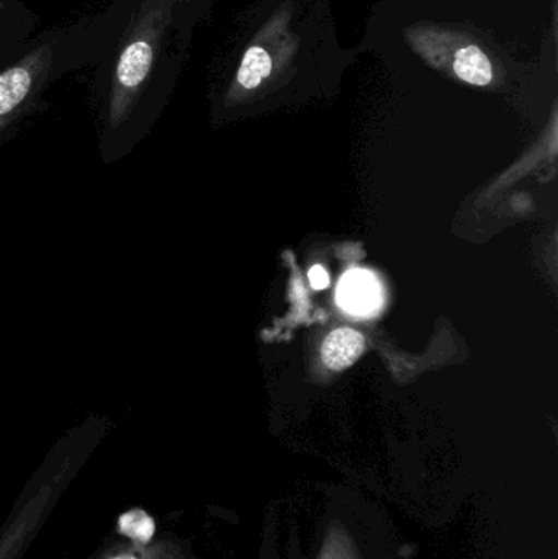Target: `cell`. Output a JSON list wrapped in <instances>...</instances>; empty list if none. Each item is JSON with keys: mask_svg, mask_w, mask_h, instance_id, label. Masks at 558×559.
I'll return each instance as SVG.
<instances>
[{"mask_svg": "<svg viewBox=\"0 0 558 559\" xmlns=\"http://www.w3.org/2000/svg\"><path fill=\"white\" fill-rule=\"evenodd\" d=\"M337 301L353 314H370L382 301V289L370 272L351 271L341 280Z\"/></svg>", "mask_w": 558, "mask_h": 559, "instance_id": "cell-1", "label": "cell"}, {"mask_svg": "<svg viewBox=\"0 0 558 559\" xmlns=\"http://www.w3.org/2000/svg\"><path fill=\"white\" fill-rule=\"evenodd\" d=\"M26 64L16 66L0 74V133L32 92L35 71L32 66Z\"/></svg>", "mask_w": 558, "mask_h": 559, "instance_id": "cell-2", "label": "cell"}, {"mask_svg": "<svg viewBox=\"0 0 558 559\" xmlns=\"http://www.w3.org/2000/svg\"><path fill=\"white\" fill-rule=\"evenodd\" d=\"M366 348V338L354 329H336L328 335L321 347V357L330 370L341 371L351 367Z\"/></svg>", "mask_w": 558, "mask_h": 559, "instance_id": "cell-3", "label": "cell"}, {"mask_svg": "<svg viewBox=\"0 0 558 559\" xmlns=\"http://www.w3.org/2000/svg\"><path fill=\"white\" fill-rule=\"evenodd\" d=\"M454 71L461 81L477 85V87H485L494 79L490 59L477 46H467L458 52Z\"/></svg>", "mask_w": 558, "mask_h": 559, "instance_id": "cell-4", "label": "cell"}, {"mask_svg": "<svg viewBox=\"0 0 558 559\" xmlns=\"http://www.w3.org/2000/svg\"><path fill=\"white\" fill-rule=\"evenodd\" d=\"M271 56L268 55L265 49L252 46L246 52L245 58H242L236 81L246 91H252V88H258L264 82V79L271 74Z\"/></svg>", "mask_w": 558, "mask_h": 559, "instance_id": "cell-5", "label": "cell"}, {"mask_svg": "<svg viewBox=\"0 0 558 559\" xmlns=\"http://www.w3.org/2000/svg\"><path fill=\"white\" fill-rule=\"evenodd\" d=\"M118 528L124 537L131 538L136 544L146 545L154 537L156 524L143 509H131L118 519Z\"/></svg>", "mask_w": 558, "mask_h": 559, "instance_id": "cell-6", "label": "cell"}, {"mask_svg": "<svg viewBox=\"0 0 558 559\" xmlns=\"http://www.w3.org/2000/svg\"><path fill=\"white\" fill-rule=\"evenodd\" d=\"M310 283L314 289H324L330 285V275L324 271L321 265H317V267L311 269L310 271Z\"/></svg>", "mask_w": 558, "mask_h": 559, "instance_id": "cell-7", "label": "cell"}, {"mask_svg": "<svg viewBox=\"0 0 558 559\" xmlns=\"http://www.w3.org/2000/svg\"><path fill=\"white\" fill-rule=\"evenodd\" d=\"M110 559H138V558L131 557V555H118V557H114Z\"/></svg>", "mask_w": 558, "mask_h": 559, "instance_id": "cell-8", "label": "cell"}]
</instances>
